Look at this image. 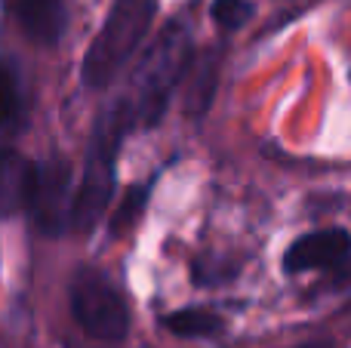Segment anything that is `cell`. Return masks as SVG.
Masks as SVG:
<instances>
[{
    "instance_id": "obj_1",
    "label": "cell",
    "mask_w": 351,
    "mask_h": 348,
    "mask_svg": "<svg viewBox=\"0 0 351 348\" xmlns=\"http://www.w3.org/2000/svg\"><path fill=\"white\" fill-rule=\"evenodd\" d=\"M188 59H191V37H188V31L176 22L167 25L154 37L152 49L139 59L133 80H130V92L121 102L130 123H139V127L158 123V117L164 114L179 77L188 71Z\"/></svg>"
},
{
    "instance_id": "obj_2",
    "label": "cell",
    "mask_w": 351,
    "mask_h": 348,
    "mask_svg": "<svg viewBox=\"0 0 351 348\" xmlns=\"http://www.w3.org/2000/svg\"><path fill=\"white\" fill-rule=\"evenodd\" d=\"M154 10H158V0H114L111 3L108 18L96 34V40L90 43L84 68H80V77L90 90L108 86L130 65V59L136 55L139 43L145 40L148 28H152Z\"/></svg>"
},
{
    "instance_id": "obj_3",
    "label": "cell",
    "mask_w": 351,
    "mask_h": 348,
    "mask_svg": "<svg viewBox=\"0 0 351 348\" xmlns=\"http://www.w3.org/2000/svg\"><path fill=\"white\" fill-rule=\"evenodd\" d=\"M133 127L123 111V105H111L93 133L90 151H86V164L80 173L77 191H74V216L71 225L80 232H90L105 213L111 195H114V160H117V145H121L123 133Z\"/></svg>"
},
{
    "instance_id": "obj_4",
    "label": "cell",
    "mask_w": 351,
    "mask_h": 348,
    "mask_svg": "<svg viewBox=\"0 0 351 348\" xmlns=\"http://www.w3.org/2000/svg\"><path fill=\"white\" fill-rule=\"evenodd\" d=\"M71 312L93 343H121L130 333V308L108 277L80 271L71 284Z\"/></svg>"
},
{
    "instance_id": "obj_5",
    "label": "cell",
    "mask_w": 351,
    "mask_h": 348,
    "mask_svg": "<svg viewBox=\"0 0 351 348\" xmlns=\"http://www.w3.org/2000/svg\"><path fill=\"white\" fill-rule=\"evenodd\" d=\"M74 182H71V164L65 158H53L34 164L28 191V213L34 216L37 228L43 234H62L71 225L74 216Z\"/></svg>"
},
{
    "instance_id": "obj_6",
    "label": "cell",
    "mask_w": 351,
    "mask_h": 348,
    "mask_svg": "<svg viewBox=\"0 0 351 348\" xmlns=\"http://www.w3.org/2000/svg\"><path fill=\"white\" fill-rule=\"evenodd\" d=\"M351 256V238L342 228H324V232H311L305 238L293 240V247L284 256V269L290 275L311 269H336Z\"/></svg>"
},
{
    "instance_id": "obj_7",
    "label": "cell",
    "mask_w": 351,
    "mask_h": 348,
    "mask_svg": "<svg viewBox=\"0 0 351 348\" xmlns=\"http://www.w3.org/2000/svg\"><path fill=\"white\" fill-rule=\"evenodd\" d=\"M16 18L22 31L40 47H53L59 43L62 31H65V6L62 0H19Z\"/></svg>"
},
{
    "instance_id": "obj_8",
    "label": "cell",
    "mask_w": 351,
    "mask_h": 348,
    "mask_svg": "<svg viewBox=\"0 0 351 348\" xmlns=\"http://www.w3.org/2000/svg\"><path fill=\"white\" fill-rule=\"evenodd\" d=\"M34 164L22 160L19 154H0V213L28 207V191Z\"/></svg>"
},
{
    "instance_id": "obj_9",
    "label": "cell",
    "mask_w": 351,
    "mask_h": 348,
    "mask_svg": "<svg viewBox=\"0 0 351 348\" xmlns=\"http://www.w3.org/2000/svg\"><path fill=\"white\" fill-rule=\"evenodd\" d=\"M164 327L179 336H213L222 330V318L216 312H206V308H182V312L167 314Z\"/></svg>"
},
{
    "instance_id": "obj_10",
    "label": "cell",
    "mask_w": 351,
    "mask_h": 348,
    "mask_svg": "<svg viewBox=\"0 0 351 348\" xmlns=\"http://www.w3.org/2000/svg\"><path fill=\"white\" fill-rule=\"evenodd\" d=\"M216 77H219V55H210L197 65V71L191 74V84H188L185 92V108L188 114H204L206 105L213 99V90H216Z\"/></svg>"
},
{
    "instance_id": "obj_11",
    "label": "cell",
    "mask_w": 351,
    "mask_h": 348,
    "mask_svg": "<svg viewBox=\"0 0 351 348\" xmlns=\"http://www.w3.org/2000/svg\"><path fill=\"white\" fill-rule=\"evenodd\" d=\"M22 121V90L16 74L0 65V127H16Z\"/></svg>"
},
{
    "instance_id": "obj_12",
    "label": "cell",
    "mask_w": 351,
    "mask_h": 348,
    "mask_svg": "<svg viewBox=\"0 0 351 348\" xmlns=\"http://www.w3.org/2000/svg\"><path fill=\"white\" fill-rule=\"evenodd\" d=\"M250 16H253V3H250V0H216V3H213V18H216V25H222V28H228V31L241 28Z\"/></svg>"
},
{
    "instance_id": "obj_13",
    "label": "cell",
    "mask_w": 351,
    "mask_h": 348,
    "mask_svg": "<svg viewBox=\"0 0 351 348\" xmlns=\"http://www.w3.org/2000/svg\"><path fill=\"white\" fill-rule=\"evenodd\" d=\"M142 207H145V188H133L127 195V201L117 207V213H114V222H111V232L114 234H121L123 228H130L133 225V219L142 213Z\"/></svg>"
},
{
    "instance_id": "obj_14",
    "label": "cell",
    "mask_w": 351,
    "mask_h": 348,
    "mask_svg": "<svg viewBox=\"0 0 351 348\" xmlns=\"http://www.w3.org/2000/svg\"><path fill=\"white\" fill-rule=\"evenodd\" d=\"M68 348H111L108 343H99V345H68Z\"/></svg>"
},
{
    "instance_id": "obj_15",
    "label": "cell",
    "mask_w": 351,
    "mask_h": 348,
    "mask_svg": "<svg viewBox=\"0 0 351 348\" xmlns=\"http://www.w3.org/2000/svg\"><path fill=\"white\" fill-rule=\"evenodd\" d=\"M302 348H324V345H302Z\"/></svg>"
}]
</instances>
